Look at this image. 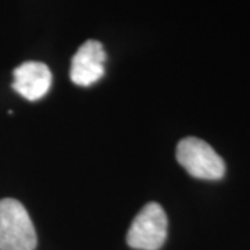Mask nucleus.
<instances>
[{
    "mask_svg": "<svg viewBox=\"0 0 250 250\" xmlns=\"http://www.w3.org/2000/svg\"><path fill=\"white\" fill-rule=\"evenodd\" d=\"M167 215L159 203H147L136 214L126 233V243L136 250H159L167 239Z\"/></svg>",
    "mask_w": 250,
    "mask_h": 250,
    "instance_id": "3",
    "label": "nucleus"
},
{
    "mask_svg": "<svg viewBox=\"0 0 250 250\" xmlns=\"http://www.w3.org/2000/svg\"><path fill=\"white\" fill-rule=\"evenodd\" d=\"M36 232L25 207L16 199L0 200V250H34Z\"/></svg>",
    "mask_w": 250,
    "mask_h": 250,
    "instance_id": "1",
    "label": "nucleus"
},
{
    "mask_svg": "<svg viewBox=\"0 0 250 250\" xmlns=\"http://www.w3.org/2000/svg\"><path fill=\"white\" fill-rule=\"evenodd\" d=\"M13 89L31 102L43 98L52 85V72L41 62H22L13 71Z\"/></svg>",
    "mask_w": 250,
    "mask_h": 250,
    "instance_id": "5",
    "label": "nucleus"
},
{
    "mask_svg": "<svg viewBox=\"0 0 250 250\" xmlns=\"http://www.w3.org/2000/svg\"><path fill=\"white\" fill-rule=\"evenodd\" d=\"M106 52L98 41H86L71 60L70 78L80 86H90L104 75Z\"/></svg>",
    "mask_w": 250,
    "mask_h": 250,
    "instance_id": "4",
    "label": "nucleus"
},
{
    "mask_svg": "<svg viewBox=\"0 0 250 250\" xmlns=\"http://www.w3.org/2000/svg\"><path fill=\"white\" fill-rule=\"evenodd\" d=\"M177 160L195 178L215 181L225 174L223 159L208 143L195 136H188L178 143Z\"/></svg>",
    "mask_w": 250,
    "mask_h": 250,
    "instance_id": "2",
    "label": "nucleus"
}]
</instances>
